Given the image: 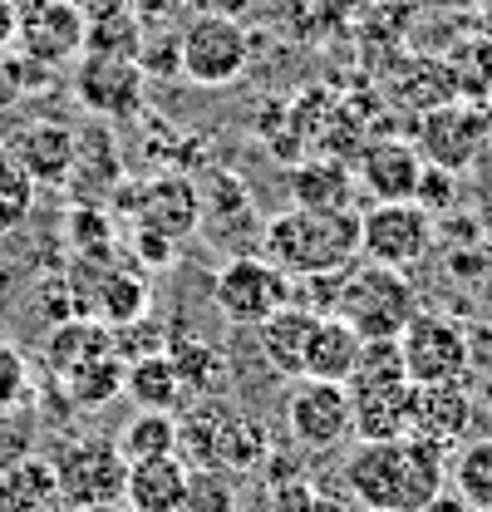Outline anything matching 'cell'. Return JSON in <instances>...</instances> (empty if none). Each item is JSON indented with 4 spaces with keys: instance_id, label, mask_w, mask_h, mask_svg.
Returning a JSON list of instances; mask_svg holds the SVG:
<instances>
[{
    "instance_id": "20",
    "label": "cell",
    "mask_w": 492,
    "mask_h": 512,
    "mask_svg": "<svg viewBox=\"0 0 492 512\" xmlns=\"http://www.w3.org/2000/svg\"><path fill=\"white\" fill-rule=\"evenodd\" d=\"M365 340L345 325L340 316H320L315 330H310V345H306V370L301 380H325V384H345L355 375V360H360Z\"/></svg>"
},
{
    "instance_id": "23",
    "label": "cell",
    "mask_w": 492,
    "mask_h": 512,
    "mask_svg": "<svg viewBox=\"0 0 492 512\" xmlns=\"http://www.w3.org/2000/svg\"><path fill=\"white\" fill-rule=\"evenodd\" d=\"M0 508L5 512H60L55 463L20 458V463L0 468Z\"/></svg>"
},
{
    "instance_id": "11",
    "label": "cell",
    "mask_w": 492,
    "mask_h": 512,
    "mask_svg": "<svg viewBox=\"0 0 492 512\" xmlns=\"http://www.w3.org/2000/svg\"><path fill=\"white\" fill-rule=\"evenodd\" d=\"M84 35H89V20L74 0H45V5H30L15 15V55L45 64V69L79 60Z\"/></svg>"
},
{
    "instance_id": "13",
    "label": "cell",
    "mask_w": 492,
    "mask_h": 512,
    "mask_svg": "<svg viewBox=\"0 0 492 512\" xmlns=\"http://www.w3.org/2000/svg\"><path fill=\"white\" fill-rule=\"evenodd\" d=\"M128 212H133V227H148L168 237L173 247H183L202 222V192L183 173H163V178H148L138 197H128Z\"/></svg>"
},
{
    "instance_id": "14",
    "label": "cell",
    "mask_w": 492,
    "mask_h": 512,
    "mask_svg": "<svg viewBox=\"0 0 492 512\" xmlns=\"http://www.w3.org/2000/svg\"><path fill=\"white\" fill-rule=\"evenodd\" d=\"M419 178H424V158L409 138H379L360 148L355 183L365 188L369 202H414Z\"/></svg>"
},
{
    "instance_id": "9",
    "label": "cell",
    "mask_w": 492,
    "mask_h": 512,
    "mask_svg": "<svg viewBox=\"0 0 492 512\" xmlns=\"http://www.w3.org/2000/svg\"><path fill=\"white\" fill-rule=\"evenodd\" d=\"M286 429H291V444L310 448V453H330L345 439H355L350 389L325 380H296L286 399Z\"/></svg>"
},
{
    "instance_id": "34",
    "label": "cell",
    "mask_w": 492,
    "mask_h": 512,
    "mask_svg": "<svg viewBox=\"0 0 492 512\" xmlns=\"http://www.w3.org/2000/svg\"><path fill=\"white\" fill-rule=\"evenodd\" d=\"M138 69H143L148 79H178V35H158V40L143 35V45H138Z\"/></svg>"
},
{
    "instance_id": "1",
    "label": "cell",
    "mask_w": 492,
    "mask_h": 512,
    "mask_svg": "<svg viewBox=\"0 0 492 512\" xmlns=\"http://www.w3.org/2000/svg\"><path fill=\"white\" fill-rule=\"evenodd\" d=\"M453 448L429 439H389V444H355L345 458L350 498L369 512H419L433 493H443Z\"/></svg>"
},
{
    "instance_id": "8",
    "label": "cell",
    "mask_w": 492,
    "mask_h": 512,
    "mask_svg": "<svg viewBox=\"0 0 492 512\" xmlns=\"http://www.w3.org/2000/svg\"><path fill=\"white\" fill-rule=\"evenodd\" d=\"M433 242V217L419 202H374L360 212V252L374 266L409 271Z\"/></svg>"
},
{
    "instance_id": "19",
    "label": "cell",
    "mask_w": 492,
    "mask_h": 512,
    "mask_svg": "<svg viewBox=\"0 0 492 512\" xmlns=\"http://www.w3.org/2000/svg\"><path fill=\"white\" fill-rule=\"evenodd\" d=\"M315 311L310 306H281L276 316H266L256 325V345H261V355H266V365L276 370V375H286V380H301V370H306V345H310V330H315Z\"/></svg>"
},
{
    "instance_id": "29",
    "label": "cell",
    "mask_w": 492,
    "mask_h": 512,
    "mask_svg": "<svg viewBox=\"0 0 492 512\" xmlns=\"http://www.w3.org/2000/svg\"><path fill=\"white\" fill-rule=\"evenodd\" d=\"M123 365H128V360H119V350H114V355H99V360L69 370L60 380L64 394H69V404H74V409H104L109 399H119L123 394Z\"/></svg>"
},
{
    "instance_id": "35",
    "label": "cell",
    "mask_w": 492,
    "mask_h": 512,
    "mask_svg": "<svg viewBox=\"0 0 492 512\" xmlns=\"http://www.w3.org/2000/svg\"><path fill=\"white\" fill-rule=\"evenodd\" d=\"M187 5H192V0H128V10H133V20H138L143 30H168V25H178Z\"/></svg>"
},
{
    "instance_id": "26",
    "label": "cell",
    "mask_w": 492,
    "mask_h": 512,
    "mask_svg": "<svg viewBox=\"0 0 492 512\" xmlns=\"http://www.w3.org/2000/svg\"><path fill=\"white\" fill-rule=\"evenodd\" d=\"M168 360L178 365V380H183L187 399H207V394H217L222 380H227V360H222V350H217V345H207L202 335H183V340H173Z\"/></svg>"
},
{
    "instance_id": "3",
    "label": "cell",
    "mask_w": 492,
    "mask_h": 512,
    "mask_svg": "<svg viewBox=\"0 0 492 512\" xmlns=\"http://www.w3.org/2000/svg\"><path fill=\"white\" fill-rule=\"evenodd\" d=\"M419 311L414 281L394 266H345L340 286H335V306L330 316H340L360 340H399V330L409 325V316Z\"/></svg>"
},
{
    "instance_id": "42",
    "label": "cell",
    "mask_w": 492,
    "mask_h": 512,
    "mask_svg": "<svg viewBox=\"0 0 492 512\" xmlns=\"http://www.w3.org/2000/svg\"><path fill=\"white\" fill-rule=\"evenodd\" d=\"M301 512H355V508H350L345 498H325V493H315V498H310Z\"/></svg>"
},
{
    "instance_id": "41",
    "label": "cell",
    "mask_w": 492,
    "mask_h": 512,
    "mask_svg": "<svg viewBox=\"0 0 492 512\" xmlns=\"http://www.w3.org/2000/svg\"><path fill=\"white\" fill-rule=\"evenodd\" d=\"M419 512H473V508H468V503H463V498H458L453 488H443V493H433V498H429V503H424Z\"/></svg>"
},
{
    "instance_id": "6",
    "label": "cell",
    "mask_w": 492,
    "mask_h": 512,
    "mask_svg": "<svg viewBox=\"0 0 492 512\" xmlns=\"http://www.w3.org/2000/svg\"><path fill=\"white\" fill-rule=\"evenodd\" d=\"M399 360L409 384H458L468 380V360L473 345L463 335V325L443 311H414L409 325L399 330Z\"/></svg>"
},
{
    "instance_id": "46",
    "label": "cell",
    "mask_w": 492,
    "mask_h": 512,
    "mask_svg": "<svg viewBox=\"0 0 492 512\" xmlns=\"http://www.w3.org/2000/svg\"><path fill=\"white\" fill-rule=\"evenodd\" d=\"M60 512H84V508H64V503H60Z\"/></svg>"
},
{
    "instance_id": "47",
    "label": "cell",
    "mask_w": 492,
    "mask_h": 512,
    "mask_svg": "<svg viewBox=\"0 0 492 512\" xmlns=\"http://www.w3.org/2000/svg\"><path fill=\"white\" fill-rule=\"evenodd\" d=\"M478 5H488V10H492V0H478Z\"/></svg>"
},
{
    "instance_id": "2",
    "label": "cell",
    "mask_w": 492,
    "mask_h": 512,
    "mask_svg": "<svg viewBox=\"0 0 492 512\" xmlns=\"http://www.w3.org/2000/svg\"><path fill=\"white\" fill-rule=\"evenodd\" d=\"M360 252V212L291 207L266 222V261L286 276H335Z\"/></svg>"
},
{
    "instance_id": "17",
    "label": "cell",
    "mask_w": 492,
    "mask_h": 512,
    "mask_svg": "<svg viewBox=\"0 0 492 512\" xmlns=\"http://www.w3.org/2000/svg\"><path fill=\"white\" fill-rule=\"evenodd\" d=\"M355 414V439L360 444H389L414 434V384H379V389H355L350 394Z\"/></svg>"
},
{
    "instance_id": "15",
    "label": "cell",
    "mask_w": 492,
    "mask_h": 512,
    "mask_svg": "<svg viewBox=\"0 0 492 512\" xmlns=\"http://www.w3.org/2000/svg\"><path fill=\"white\" fill-rule=\"evenodd\" d=\"M10 163L35 183V188H64L74 163H79V138L55 119L25 124L10 138Z\"/></svg>"
},
{
    "instance_id": "12",
    "label": "cell",
    "mask_w": 492,
    "mask_h": 512,
    "mask_svg": "<svg viewBox=\"0 0 492 512\" xmlns=\"http://www.w3.org/2000/svg\"><path fill=\"white\" fill-rule=\"evenodd\" d=\"M143 84L148 74L138 60H104V55H84L74 74V99L94 114V119H138L143 114Z\"/></svg>"
},
{
    "instance_id": "43",
    "label": "cell",
    "mask_w": 492,
    "mask_h": 512,
    "mask_svg": "<svg viewBox=\"0 0 492 512\" xmlns=\"http://www.w3.org/2000/svg\"><path fill=\"white\" fill-rule=\"evenodd\" d=\"M15 40V10L0 0V55H5V45Z\"/></svg>"
},
{
    "instance_id": "44",
    "label": "cell",
    "mask_w": 492,
    "mask_h": 512,
    "mask_svg": "<svg viewBox=\"0 0 492 512\" xmlns=\"http://www.w3.org/2000/svg\"><path fill=\"white\" fill-rule=\"evenodd\" d=\"M478 404H483V409H492V375H483V380H478Z\"/></svg>"
},
{
    "instance_id": "38",
    "label": "cell",
    "mask_w": 492,
    "mask_h": 512,
    "mask_svg": "<svg viewBox=\"0 0 492 512\" xmlns=\"http://www.w3.org/2000/svg\"><path fill=\"white\" fill-rule=\"evenodd\" d=\"M133 252L143 256L148 266H168L178 247H173L168 237H158V232H148V227H133Z\"/></svg>"
},
{
    "instance_id": "22",
    "label": "cell",
    "mask_w": 492,
    "mask_h": 512,
    "mask_svg": "<svg viewBox=\"0 0 492 512\" xmlns=\"http://www.w3.org/2000/svg\"><path fill=\"white\" fill-rule=\"evenodd\" d=\"M114 350H119V340L109 335V325H99V320H89V316H69L45 340V360H50V370L60 380L69 370H79V365H89L99 355H114Z\"/></svg>"
},
{
    "instance_id": "27",
    "label": "cell",
    "mask_w": 492,
    "mask_h": 512,
    "mask_svg": "<svg viewBox=\"0 0 492 512\" xmlns=\"http://www.w3.org/2000/svg\"><path fill=\"white\" fill-rule=\"evenodd\" d=\"M119 453L128 463H153V458H173L178 453V419L173 414H153L138 409L119 429Z\"/></svg>"
},
{
    "instance_id": "16",
    "label": "cell",
    "mask_w": 492,
    "mask_h": 512,
    "mask_svg": "<svg viewBox=\"0 0 492 512\" xmlns=\"http://www.w3.org/2000/svg\"><path fill=\"white\" fill-rule=\"evenodd\" d=\"M473 429V389L458 384H414V439L458 448V439Z\"/></svg>"
},
{
    "instance_id": "24",
    "label": "cell",
    "mask_w": 492,
    "mask_h": 512,
    "mask_svg": "<svg viewBox=\"0 0 492 512\" xmlns=\"http://www.w3.org/2000/svg\"><path fill=\"white\" fill-rule=\"evenodd\" d=\"M84 316L99 325H133L148 316V281L138 271H104L94 296L84 301Z\"/></svg>"
},
{
    "instance_id": "10",
    "label": "cell",
    "mask_w": 492,
    "mask_h": 512,
    "mask_svg": "<svg viewBox=\"0 0 492 512\" xmlns=\"http://www.w3.org/2000/svg\"><path fill=\"white\" fill-rule=\"evenodd\" d=\"M488 114L483 109H473V104H463V99H448V104H438L429 114H419V158L429 163V168H443V173H463V168H473V158L483 153V143H488Z\"/></svg>"
},
{
    "instance_id": "18",
    "label": "cell",
    "mask_w": 492,
    "mask_h": 512,
    "mask_svg": "<svg viewBox=\"0 0 492 512\" xmlns=\"http://www.w3.org/2000/svg\"><path fill=\"white\" fill-rule=\"evenodd\" d=\"M192 478V463L183 453L173 458H153V463H128V483H123V508L128 512H178Z\"/></svg>"
},
{
    "instance_id": "32",
    "label": "cell",
    "mask_w": 492,
    "mask_h": 512,
    "mask_svg": "<svg viewBox=\"0 0 492 512\" xmlns=\"http://www.w3.org/2000/svg\"><path fill=\"white\" fill-rule=\"evenodd\" d=\"M138 45H143V25L133 20V10L89 25L84 35V55H104V60H138Z\"/></svg>"
},
{
    "instance_id": "30",
    "label": "cell",
    "mask_w": 492,
    "mask_h": 512,
    "mask_svg": "<svg viewBox=\"0 0 492 512\" xmlns=\"http://www.w3.org/2000/svg\"><path fill=\"white\" fill-rule=\"evenodd\" d=\"M178 512H242L232 473H222V468H192Z\"/></svg>"
},
{
    "instance_id": "40",
    "label": "cell",
    "mask_w": 492,
    "mask_h": 512,
    "mask_svg": "<svg viewBox=\"0 0 492 512\" xmlns=\"http://www.w3.org/2000/svg\"><path fill=\"white\" fill-rule=\"evenodd\" d=\"M74 5L84 10V20H89V25L114 20V15H128V0H74Z\"/></svg>"
},
{
    "instance_id": "7",
    "label": "cell",
    "mask_w": 492,
    "mask_h": 512,
    "mask_svg": "<svg viewBox=\"0 0 492 512\" xmlns=\"http://www.w3.org/2000/svg\"><path fill=\"white\" fill-rule=\"evenodd\" d=\"M212 301L232 325H251L256 330L266 316L291 306V276L276 271L266 256H232L227 266H217Z\"/></svg>"
},
{
    "instance_id": "37",
    "label": "cell",
    "mask_w": 492,
    "mask_h": 512,
    "mask_svg": "<svg viewBox=\"0 0 492 512\" xmlns=\"http://www.w3.org/2000/svg\"><path fill=\"white\" fill-rule=\"evenodd\" d=\"M69 227L79 232V247L89 256L109 252V222L99 217V212H89V207H74V217H69Z\"/></svg>"
},
{
    "instance_id": "33",
    "label": "cell",
    "mask_w": 492,
    "mask_h": 512,
    "mask_svg": "<svg viewBox=\"0 0 492 512\" xmlns=\"http://www.w3.org/2000/svg\"><path fill=\"white\" fill-rule=\"evenodd\" d=\"M25 394H30V365H25V355L15 345L0 340V414L25 404Z\"/></svg>"
},
{
    "instance_id": "5",
    "label": "cell",
    "mask_w": 492,
    "mask_h": 512,
    "mask_svg": "<svg viewBox=\"0 0 492 512\" xmlns=\"http://www.w3.org/2000/svg\"><path fill=\"white\" fill-rule=\"evenodd\" d=\"M55 483H60L64 508L114 512L123 508V483H128V458L109 439H79L60 448L55 458Z\"/></svg>"
},
{
    "instance_id": "4",
    "label": "cell",
    "mask_w": 492,
    "mask_h": 512,
    "mask_svg": "<svg viewBox=\"0 0 492 512\" xmlns=\"http://www.w3.org/2000/svg\"><path fill=\"white\" fill-rule=\"evenodd\" d=\"M251 64V35L242 20L207 10L192 15L178 30V79L197 84V89H227L237 84Z\"/></svg>"
},
{
    "instance_id": "36",
    "label": "cell",
    "mask_w": 492,
    "mask_h": 512,
    "mask_svg": "<svg viewBox=\"0 0 492 512\" xmlns=\"http://www.w3.org/2000/svg\"><path fill=\"white\" fill-rule=\"evenodd\" d=\"M448 192H453V173H443V168H429V163H424V178H419L414 202H419V207H424V212L433 217V212H443V207L453 202Z\"/></svg>"
},
{
    "instance_id": "28",
    "label": "cell",
    "mask_w": 492,
    "mask_h": 512,
    "mask_svg": "<svg viewBox=\"0 0 492 512\" xmlns=\"http://www.w3.org/2000/svg\"><path fill=\"white\" fill-rule=\"evenodd\" d=\"M448 478H453V493L473 512H492V439H473V444L453 448Z\"/></svg>"
},
{
    "instance_id": "21",
    "label": "cell",
    "mask_w": 492,
    "mask_h": 512,
    "mask_svg": "<svg viewBox=\"0 0 492 512\" xmlns=\"http://www.w3.org/2000/svg\"><path fill=\"white\" fill-rule=\"evenodd\" d=\"M123 394L138 404V409H153V414H173L178 404H187V389L178 380V365L168 360V350H148V355H133L123 365Z\"/></svg>"
},
{
    "instance_id": "45",
    "label": "cell",
    "mask_w": 492,
    "mask_h": 512,
    "mask_svg": "<svg viewBox=\"0 0 492 512\" xmlns=\"http://www.w3.org/2000/svg\"><path fill=\"white\" fill-rule=\"evenodd\" d=\"M5 5H10V10L20 15V10H30V5H45V0H5Z\"/></svg>"
},
{
    "instance_id": "25",
    "label": "cell",
    "mask_w": 492,
    "mask_h": 512,
    "mask_svg": "<svg viewBox=\"0 0 492 512\" xmlns=\"http://www.w3.org/2000/svg\"><path fill=\"white\" fill-rule=\"evenodd\" d=\"M291 192H296V207H306V212H355L350 207L355 178L335 158H310V163H301V173L291 178Z\"/></svg>"
},
{
    "instance_id": "31",
    "label": "cell",
    "mask_w": 492,
    "mask_h": 512,
    "mask_svg": "<svg viewBox=\"0 0 492 512\" xmlns=\"http://www.w3.org/2000/svg\"><path fill=\"white\" fill-rule=\"evenodd\" d=\"M404 360H399V340H365L360 360H355V375L345 380V389H379V384H404Z\"/></svg>"
},
{
    "instance_id": "39",
    "label": "cell",
    "mask_w": 492,
    "mask_h": 512,
    "mask_svg": "<svg viewBox=\"0 0 492 512\" xmlns=\"http://www.w3.org/2000/svg\"><path fill=\"white\" fill-rule=\"evenodd\" d=\"M468 55L478 64V74L492 79V10L483 5V15H478V30H473V45H468Z\"/></svg>"
}]
</instances>
